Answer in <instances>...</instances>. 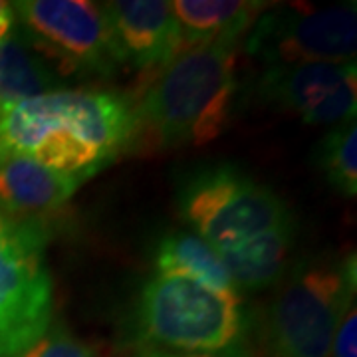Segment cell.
I'll return each mask as SVG.
<instances>
[{
    "label": "cell",
    "instance_id": "cell-1",
    "mask_svg": "<svg viewBox=\"0 0 357 357\" xmlns=\"http://www.w3.org/2000/svg\"><path fill=\"white\" fill-rule=\"evenodd\" d=\"M236 46L217 40L185 46L133 103L137 149L204 145L227 128L236 93Z\"/></svg>",
    "mask_w": 357,
    "mask_h": 357
},
{
    "label": "cell",
    "instance_id": "cell-2",
    "mask_svg": "<svg viewBox=\"0 0 357 357\" xmlns=\"http://www.w3.org/2000/svg\"><path fill=\"white\" fill-rule=\"evenodd\" d=\"M354 292V256L345 262L298 264L268 306L264 332L274 357H330Z\"/></svg>",
    "mask_w": 357,
    "mask_h": 357
},
{
    "label": "cell",
    "instance_id": "cell-3",
    "mask_svg": "<svg viewBox=\"0 0 357 357\" xmlns=\"http://www.w3.org/2000/svg\"><path fill=\"white\" fill-rule=\"evenodd\" d=\"M137 318L149 342L204 354L229 351L246 326L238 294L173 274H155L143 286Z\"/></svg>",
    "mask_w": 357,
    "mask_h": 357
},
{
    "label": "cell",
    "instance_id": "cell-4",
    "mask_svg": "<svg viewBox=\"0 0 357 357\" xmlns=\"http://www.w3.org/2000/svg\"><path fill=\"white\" fill-rule=\"evenodd\" d=\"M48 126L70 129L109 163L131 145L135 133L133 103L103 89H58L44 93L0 112V145L8 153L28 155Z\"/></svg>",
    "mask_w": 357,
    "mask_h": 357
},
{
    "label": "cell",
    "instance_id": "cell-5",
    "mask_svg": "<svg viewBox=\"0 0 357 357\" xmlns=\"http://www.w3.org/2000/svg\"><path fill=\"white\" fill-rule=\"evenodd\" d=\"M178 211L217 252L292 218L276 192L234 167L206 169L189 178L178 192Z\"/></svg>",
    "mask_w": 357,
    "mask_h": 357
},
{
    "label": "cell",
    "instance_id": "cell-6",
    "mask_svg": "<svg viewBox=\"0 0 357 357\" xmlns=\"http://www.w3.org/2000/svg\"><path fill=\"white\" fill-rule=\"evenodd\" d=\"M46 232L34 220L0 215V357H20L50 328Z\"/></svg>",
    "mask_w": 357,
    "mask_h": 357
},
{
    "label": "cell",
    "instance_id": "cell-7",
    "mask_svg": "<svg viewBox=\"0 0 357 357\" xmlns=\"http://www.w3.org/2000/svg\"><path fill=\"white\" fill-rule=\"evenodd\" d=\"M244 48L264 68L356 60V2L328 8L282 4L262 10L250 26Z\"/></svg>",
    "mask_w": 357,
    "mask_h": 357
},
{
    "label": "cell",
    "instance_id": "cell-8",
    "mask_svg": "<svg viewBox=\"0 0 357 357\" xmlns=\"http://www.w3.org/2000/svg\"><path fill=\"white\" fill-rule=\"evenodd\" d=\"M28 44L56 60L66 74L109 76L121 64L109 24L100 4L88 0H22L14 2Z\"/></svg>",
    "mask_w": 357,
    "mask_h": 357
},
{
    "label": "cell",
    "instance_id": "cell-9",
    "mask_svg": "<svg viewBox=\"0 0 357 357\" xmlns=\"http://www.w3.org/2000/svg\"><path fill=\"white\" fill-rule=\"evenodd\" d=\"M121 64L139 70L163 68L183 50V36L169 2L117 0L100 4Z\"/></svg>",
    "mask_w": 357,
    "mask_h": 357
},
{
    "label": "cell",
    "instance_id": "cell-10",
    "mask_svg": "<svg viewBox=\"0 0 357 357\" xmlns=\"http://www.w3.org/2000/svg\"><path fill=\"white\" fill-rule=\"evenodd\" d=\"M82 181L48 169L28 155L10 153L0 163V215L30 220L62 208Z\"/></svg>",
    "mask_w": 357,
    "mask_h": 357
},
{
    "label": "cell",
    "instance_id": "cell-11",
    "mask_svg": "<svg viewBox=\"0 0 357 357\" xmlns=\"http://www.w3.org/2000/svg\"><path fill=\"white\" fill-rule=\"evenodd\" d=\"M351 74H356V60L272 66L264 68L256 91L268 105L304 117Z\"/></svg>",
    "mask_w": 357,
    "mask_h": 357
},
{
    "label": "cell",
    "instance_id": "cell-12",
    "mask_svg": "<svg viewBox=\"0 0 357 357\" xmlns=\"http://www.w3.org/2000/svg\"><path fill=\"white\" fill-rule=\"evenodd\" d=\"M294 236L296 227L290 218L232 248L218 250L220 262L227 268L236 292L262 290L280 282L294 248Z\"/></svg>",
    "mask_w": 357,
    "mask_h": 357
},
{
    "label": "cell",
    "instance_id": "cell-13",
    "mask_svg": "<svg viewBox=\"0 0 357 357\" xmlns=\"http://www.w3.org/2000/svg\"><path fill=\"white\" fill-rule=\"evenodd\" d=\"M169 6L181 28L183 46H191L217 40L238 42L266 4L243 0H175Z\"/></svg>",
    "mask_w": 357,
    "mask_h": 357
},
{
    "label": "cell",
    "instance_id": "cell-14",
    "mask_svg": "<svg viewBox=\"0 0 357 357\" xmlns=\"http://www.w3.org/2000/svg\"><path fill=\"white\" fill-rule=\"evenodd\" d=\"M58 89L62 79L28 40L13 34L0 42V112Z\"/></svg>",
    "mask_w": 357,
    "mask_h": 357
},
{
    "label": "cell",
    "instance_id": "cell-15",
    "mask_svg": "<svg viewBox=\"0 0 357 357\" xmlns=\"http://www.w3.org/2000/svg\"><path fill=\"white\" fill-rule=\"evenodd\" d=\"M155 266L157 274L183 276L217 292L238 294L217 250L191 232H173L165 236L157 248Z\"/></svg>",
    "mask_w": 357,
    "mask_h": 357
},
{
    "label": "cell",
    "instance_id": "cell-16",
    "mask_svg": "<svg viewBox=\"0 0 357 357\" xmlns=\"http://www.w3.org/2000/svg\"><path fill=\"white\" fill-rule=\"evenodd\" d=\"M318 165L328 183L345 197L357 195L356 119H345L326 133L318 145Z\"/></svg>",
    "mask_w": 357,
    "mask_h": 357
},
{
    "label": "cell",
    "instance_id": "cell-17",
    "mask_svg": "<svg viewBox=\"0 0 357 357\" xmlns=\"http://www.w3.org/2000/svg\"><path fill=\"white\" fill-rule=\"evenodd\" d=\"M356 107L357 72L345 77L337 88L332 89L314 109H310L302 117V121L307 126H337L345 119H356Z\"/></svg>",
    "mask_w": 357,
    "mask_h": 357
},
{
    "label": "cell",
    "instance_id": "cell-18",
    "mask_svg": "<svg viewBox=\"0 0 357 357\" xmlns=\"http://www.w3.org/2000/svg\"><path fill=\"white\" fill-rule=\"evenodd\" d=\"M20 357H102L93 345L74 337L64 328H48Z\"/></svg>",
    "mask_w": 357,
    "mask_h": 357
},
{
    "label": "cell",
    "instance_id": "cell-19",
    "mask_svg": "<svg viewBox=\"0 0 357 357\" xmlns=\"http://www.w3.org/2000/svg\"><path fill=\"white\" fill-rule=\"evenodd\" d=\"M333 357H357V310L349 307L344 319L337 326V332L333 335L332 351Z\"/></svg>",
    "mask_w": 357,
    "mask_h": 357
},
{
    "label": "cell",
    "instance_id": "cell-20",
    "mask_svg": "<svg viewBox=\"0 0 357 357\" xmlns=\"http://www.w3.org/2000/svg\"><path fill=\"white\" fill-rule=\"evenodd\" d=\"M14 26V8L10 2H0V42L10 36Z\"/></svg>",
    "mask_w": 357,
    "mask_h": 357
},
{
    "label": "cell",
    "instance_id": "cell-21",
    "mask_svg": "<svg viewBox=\"0 0 357 357\" xmlns=\"http://www.w3.org/2000/svg\"><path fill=\"white\" fill-rule=\"evenodd\" d=\"M147 357H206V356H169V354H149Z\"/></svg>",
    "mask_w": 357,
    "mask_h": 357
},
{
    "label": "cell",
    "instance_id": "cell-22",
    "mask_svg": "<svg viewBox=\"0 0 357 357\" xmlns=\"http://www.w3.org/2000/svg\"><path fill=\"white\" fill-rule=\"evenodd\" d=\"M8 151H6V149H4V147H2V145H0V163H2V161H4V159H6V157H8Z\"/></svg>",
    "mask_w": 357,
    "mask_h": 357
}]
</instances>
